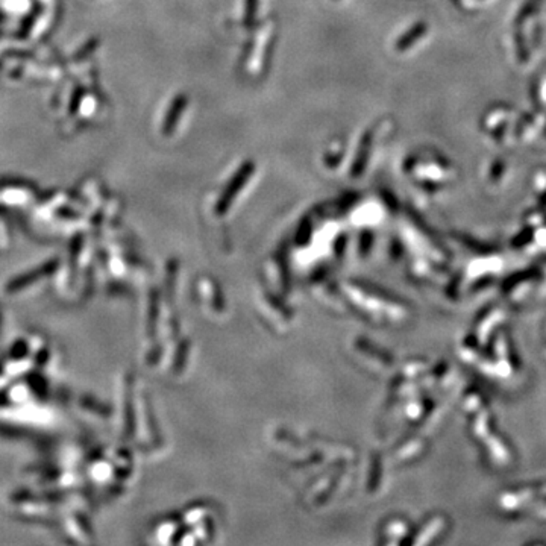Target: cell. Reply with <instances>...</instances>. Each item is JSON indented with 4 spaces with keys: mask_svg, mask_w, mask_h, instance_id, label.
Segmentation results:
<instances>
[{
    "mask_svg": "<svg viewBox=\"0 0 546 546\" xmlns=\"http://www.w3.org/2000/svg\"><path fill=\"white\" fill-rule=\"evenodd\" d=\"M187 107V98L186 96H178V98L175 99L172 108L169 111V114L165 116V120H164V134L169 135L170 132L175 129L176 123H178L181 114L184 112V110H186Z\"/></svg>",
    "mask_w": 546,
    "mask_h": 546,
    "instance_id": "1",
    "label": "cell"
},
{
    "mask_svg": "<svg viewBox=\"0 0 546 546\" xmlns=\"http://www.w3.org/2000/svg\"><path fill=\"white\" fill-rule=\"evenodd\" d=\"M371 145H372V132H367V134L363 137V140H361V145H360L358 154H357V160H355L354 167H352L354 173H360L366 167L369 152H371Z\"/></svg>",
    "mask_w": 546,
    "mask_h": 546,
    "instance_id": "2",
    "label": "cell"
},
{
    "mask_svg": "<svg viewBox=\"0 0 546 546\" xmlns=\"http://www.w3.org/2000/svg\"><path fill=\"white\" fill-rule=\"evenodd\" d=\"M424 32H427V26H424V23H420L419 26H416V28L410 29L398 43H396V49L407 50L411 44H415L419 40V35H422Z\"/></svg>",
    "mask_w": 546,
    "mask_h": 546,
    "instance_id": "3",
    "label": "cell"
},
{
    "mask_svg": "<svg viewBox=\"0 0 546 546\" xmlns=\"http://www.w3.org/2000/svg\"><path fill=\"white\" fill-rule=\"evenodd\" d=\"M257 8L258 0H248V5H246V20L251 22L252 17L257 14Z\"/></svg>",
    "mask_w": 546,
    "mask_h": 546,
    "instance_id": "4",
    "label": "cell"
}]
</instances>
